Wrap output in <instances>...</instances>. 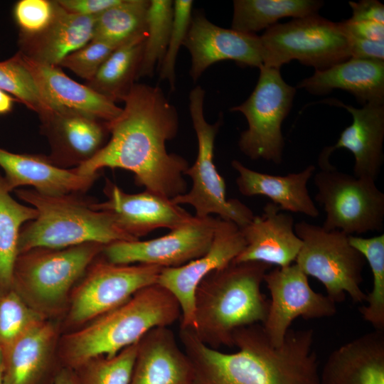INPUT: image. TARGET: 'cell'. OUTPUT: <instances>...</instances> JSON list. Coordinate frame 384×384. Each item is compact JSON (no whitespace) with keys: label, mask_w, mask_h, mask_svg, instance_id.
Listing matches in <instances>:
<instances>
[{"label":"cell","mask_w":384,"mask_h":384,"mask_svg":"<svg viewBox=\"0 0 384 384\" xmlns=\"http://www.w3.org/2000/svg\"><path fill=\"white\" fill-rule=\"evenodd\" d=\"M122 101L121 113L107 122L110 140L75 171L93 176L104 168L122 169L131 171L145 190L171 199L186 193L189 164L166 148L178 129L176 107L159 87L140 83H134Z\"/></svg>","instance_id":"1"},{"label":"cell","mask_w":384,"mask_h":384,"mask_svg":"<svg viewBox=\"0 0 384 384\" xmlns=\"http://www.w3.org/2000/svg\"><path fill=\"white\" fill-rule=\"evenodd\" d=\"M183 351L193 369L192 384H319L312 329H289L274 346L262 324L237 329L238 351L227 353L202 342L190 328H180Z\"/></svg>","instance_id":"2"},{"label":"cell","mask_w":384,"mask_h":384,"mask_svg":"<svg viewBox=\"0 0 384 384\" xmlns=\"http://www.w3.org/2000/svg\"><path fill=\"white\" fill-rule=\"evenodd\" d=\"M271 265L233 262L205 277L194 294L193 330L207 346H233V334L242 327L263 324L269 300L261 292Z\"/></svg>","instance_id":"3"},{"label":"cell","mask_w":384,"mask_h":384,"mask_svg":"<svg viewBox=\"0 0 384 384\" xmlns=\"http://www.w3.org/2000/svg\"><path fill=\"white\" fill-rule=\"evenodd\" d=\"M181 317L180 305L166 288L155 283L67 336L63 356L76 370L100 356H113L137 343L149 331L169 326Z\"/></svg>","instance_id":"4"},{"label":"cell","mask_w":384,"mask_h":384,"mask_svg":"<svg viewBox=\"0 0 384 384\" xmlns=\"http://www.w3.org/2000/svg\"><path fill=\"white\" fill-rule=\"evenodd\" d=\"M37 210L36 218L21 228L18 255L37 247L61 249L88 242L104 245L137 240L122 230L112 215L91 207L81 193L47 196L33 189L16 191Z\"/></svg>","instance_id":"5"},{"label":"cell","mask_w":384,"mask_h":384,"mask_svg":"<svg viewBox=\"0 0 384 384\" xmlns=\"http://www.w3.org/2000/svg\"><path fill=\"white\" fill-rule=\"evenodd\" d=\"M205 90L199 85L189 94V112L198 142L196 161L184 175L192 181L191 188L171 201L176 205L187 204L195 215L205 218L215 214L240 228L249 223L255 215L252 210L236 198H227L226 184L214 163L215 137L223 122L222 117L214 124L204 116Z\"/></svg>","instance_id":"6"},{"label":"cell","mask_w":384,"mask_h":384,"mask_svg":"<svg viewBox=\"0 0 384 384\" xmlns=\"http://www.w3.org/2000/svg\"><path fill=\"white\" fill-rule=\"evenodd\" d=\"M294 232L302 240L295 264L307 276L318 279L336 304L347 294L355 303L366 301L361 289L366 260L349 242V235L339 230L300 221Z\"/></svg>","instance_id":"7"},{"label":"cell","mask_w":384,"mask_h":384,"mask_svg":"<svg viewBox=\"0 0 384 384\" xmlns=\"http://www.w3.org/2000/svg\"><path fill=\"white\" fill-rule=\"evenodd\" d=\"M104 245L88 242L61 249L37 247L16 258L12 288L29 304L51 309L59 305L102 253Z\"/></svg>","instance_id":"8"},{"label":"cell","mask_w":384,"mask_h":384,"mask_svg":"<svg viewBox=\"0 0 384 384\" xmlns=\"http://www.w3.org/2000/svg\"><path fill=\"white\" fill-rule=\"evenodd\" d=\"M263 65L279 68L297 60L315 70L329 68L351 58L349 41L340 22L318 14L275 23L260 36Z\"/></svg>","instance_id":"9"},{"label":"cell","mask_w":384,"mask_h":384,"mask_svg":"<svg viewBox=\"0 0 384 384\" xmlns=\"http://www.w3.org/2000/svg\"><path fill=\"white\" fill-rule=\"evenodd\" d=\"M259 69V78L250 97L230 109L241 112L247 122L238 146L251 159L279 164L284 146L282 124L292 106L296 87L283 80L280 69L265 65Z\"/></svg>","instance_id":"10"},{"label":"cell","mask_w":384,"mask_h":384,"mask_svg":"<svg viewBox=\"0 0 384 384\" xmlns=\"http://www.w3.org/2000/svg\"><path fill=\"white\" fill-rule=\"evenodd\" d=\"M315 200L324 208L322 228L348 235L380 231L384 225V193L375 181L356 177L333 165L314 175Z\"/></svg>","instance_id":"11"},{"label":"cell","mask_w":384,"mask_h":384,"mask_svg":"<svg viewBox=\"0 0 384 384\" xmlns=\"http://www.w3.org/2000/svg\"><path fill=\"white\" fill-rule=\"evenodd\" d=\"M74 292L69 319L74 324L92 321L122 304L139 289L157 283L163 267L112 263L104 257L92 263Z\"/></svg>","instance_id":"12"},{"label":"cell","mask_w":384,"mask_h":384,"mask_svg":"<svg viewBox=\"0 0 384 384\" xmlns=\"http://www.w3.org/2000/svg\"><path fill=\"white\" fill-rule=\"evenodd\" d=\"M218 217L193 215L170 233L148 240L119 241L104 246L103 257L120 265L145 264L163 268L183 265L209 249Z\"/></svg>","instance_id":"13"},{"label":"cell","mask_w":384,"mask_h":384,"mask_svg":"<svg viewBox=\"0 0 384 384\" xmlns=\"http://www.w3.org/2000/svg\"><path fill=\"white\" fill-rule=\"evenodd\" d=\"M270 294L267 314L262 324L270 340L280 346L292 321L330 317L336 313V303L327 295L312 289L297 264L275 267L264 277Z\"/></svg>","instance_id":"14"},{"label":"cell","mask_w":384,"mask_h":384,"mask_svg":"<svg viewBox=\"0 0 384 384\" xmlns=\"http://www.w3.org/2000/svg\"><path fill=\"white\" fill-rule=\"evenodd\" d=\"M245 244L237 225L218 218L211 245L205 254L183 265L161 270L157 284L177 299L181 310L180 328L193 327L194 294L201 280L230 264Z\"/></svg>","instance_id":"15"},{"label":"cell","mask_w":384,"mask_h":384,"mask_svg":"<svg viewBox=\"0 0 384 384\" xmlns=\"http://www.w3.org/2000/svg\"><path fill=\"white\" fill-rule=\"evenodd\" d=\"M183 46L191 55L189 73L194 81L219 61L233 60L240 66L258 68L264 62L259 36L220 27L199 13L192 16Z\"/></svg>","instance_id":"16"},{"label":"cell","mask_w":384,"mask_h":384,"mask_svg":"<svg viewBox=\"0 0 384 384\" xmlns=\"http://www.w3.org/2000/svg\"><path fill=\"white\" fill-rule=\"evenodd\" d=\"M104 192L107 199L93 201L91 207L110 213L118 226L135 240L158 228L174 229L193 216L171 198L148 190L127 193L107 180Z\"/></svg>","instance_id":"17"},{"label":"cell","mask_w":384,"mask_h":384,"mask_svg":"<svg viewBox=\"0 0 384 384\" xmlns=\"http://www.w3.org/2000/svg\"><path fill=\"white\" fill-rule=\"evenodd\" d=\"M320 102L345 108L353 121L341 133L337 142L326 146L321 152L318 164L320 169L332 165L329 157L336 149L343 148L354 156L353 176L376 181L383 162L384 105L366 104L356 108L337 99Z\"/></svg>","instance_id":"18"},{"label":"cell","mask_w":384,"mask_h":384,"mask_svg":"<svg viewBox=\"0 0 384 384\" xmlns=\"http://www.w3.org/2000/svg\"><path fill=\"white\" fill-rule=\"evenodd\" d=\"M39 117L50 146L48 157L63 169L89 161L105 145L110 134L107 122L79 113L50 110Z\"/></svg>","instance_id":"19"},{"label":"cell","mask_w":384,"mask_h":384,"mask_svg":"<svg viewBox=\"0 0 384 384\" xmlns=\"http://www.w3.org/2000/svg\"><path fill=\"white\" fill-rule=\"evenodd\" d=\"M20 53L50 110L79 113L105 122L121 113L122 108L114 102L73 80L60 66L36 61Z\"/></svg>","instance_id":"20"},{"label":"cell","mask_w":384,"mask_h":384,"mask_svg":"<svg viewBox=\"0 0 384 384\" xmlns=\"http://www.w3.org/2000/svg\"><path fill=\"white\" fill-rule=\"evenodd\" d=\"M267 203L261 215L240 228L245 246L233 262H259L284 267L293 264L302 247L294 232V218Z\"/></svg>","instance_id":"21"},{"label":"cell","mask_w":384,"mask_h":384,"mask_svg":"<svg viewBox=\"0 0 384 384\" xmlns=\"http://www.w3.org/2000/svg\"><path fill=\"white\" fill-rule=\"evenodd\" d=\"M0 167L9 190L32 186L47 196L82 194L99 176H83L74 169H63L53 164L48 156L16 154L0 148Z\"/></svg>","instance_id":"22"},{"label":"cell","mask_w":384,"mask_h":384,"mask_svg":"<svg viewBox=\"0 0 384 384\" xmlns=\"http://www.w3.org/2000/svg\"><path fill=\"white\" fill-rule=\"evenodd\" d=\"M192 364L169 326L155 327L137 343L129 384H192Z\"/></svg>","instance_id":"23"},{"label":"cell","mask_w":384,"mask_h":384,"mask_svg":"<svg viewBox=\"0 0 384 384\" xmlns=\"http://www.w3.org/2000/svg\"><path fill=\"white\" fill-rule=\"evenodd\" d=\"M319 384H384V331L363 334L333 351Z\"/></svg>","instance_id":"24"},{"label":"cell","mask_w":384,"mask_h":384,"mask_svg":"<svg viewBox=\"0 0 384 384\" xmlns=\"http://www.w3.org/2000/svg\"><path fill=\"white\" fill-rule=\"evenodd\" d=\"M297 88L316 95L340 89L358 102L384 105V60L350 58L300 81Z\"/></svg>","instance_id":"25"},{"label":"cell","mask_w":384,"mask_h":384,"mask_svg":"<svg viewBox=\"0 0 384 384\" xmlns=\"http://www.w3.org/2000/svg\"><path fill=\"white\" fill-rule=\"evenodd\" d=\"M238 176L236 183L240 193L245 196H263L280 210L316 218L319 211L307 188L316 167L309 165L297 173L284 176L273 175L252 170L238 160L231 162Z\"/></svg>","instance_id":"26"},{"label":"cell","mask_w":384,"mask_h":384,"mask_svg":"<svg viewBox=\"0 0 384 384\" xmlns=\"http://www.w3.org/2000/svg\"><path fill=\"white\" fill-rule=\"evenodd\" d=\"M53 18L41 33L19 36V51L43 63L60 66L63 60L92 40L96 17L68 12L57 2Z\"/></svg>","instance_id":"27"},{"label":"cell","mask_w":384,"mask_h":384,"mask_svg":"<svg viewBox=\"0 0 384 384\" xmlns=\"http://www.w3.org/2000/svg\"><path fill=\"white\" fill-rule=\"evenodd\" d=\"M54 337L53 326L41 319L4 351V384H38Z\"/></svg>","instance_id":"28"},{"label":"cell","mask_w":384,"mask_h":384,"mask_svg":"<svg viewBox=\"0 0 384 384\" xmlns=\"http://www.w3.org/2000/svg\"><path fill=\"white\" fill-rule=\"evenodd\" d=\"M146 34L118 46L86 85L114 102L122 100L138 79Z\"/></svg>","instance_id":"29"},{"label":"cell","mask_w":384,"mask_h":384,"mask_svg":"<svg viewBox=\"0 0 384 384\" xmlns=\"http://www.w3.org/2000/svg\"><path fill=\"white\" fill-rule=\"evenodd\" d=\"M323 4L322 1L315 0H235L231 29L255 34L284 17L316 14Z\"/></svg>","instance_id":"30"},{"label":"cell","mask_w":384,"mask_h":384,"mask_svg":"<svg viewBox=\"0 0 384 384\" xmlns=\"http://www.w3.org/2000/svg\"><path fill=\"white\" fill-rule=\"evenodd\" d=\"M0 173V294L12 288L14 265L22 227L37 216V210L16 201Z\"/></svg>","instance_id":"31"},{"label":"cell","mask_w":384,"mask_h":384,"mask_svg":"<svg viewBox=\"0 0 384 384\" xmlns=\"http://www.w3.org/2000/svg\"><path fill=\"white\" fill-rule=\"evenodd\" d=\"M150 1L121 0L96 17L92 40L120 46L146 33Z\"/></svg>","instance_id":"32"},{"label":"cell","mask_w":384,"mask_h":384,"mask_svg":"<svg viewBox=\"0 0 384 384\" xmlns=\"http://www.w3.org/2000/svg\"><path fill=\"white\" fill-rule=\"evenodd\" d=\"M348 240L368 262L373 274L372 291L366 294V305L360 308V313L375 330L384 331V234L367 238L349 235Z\"/></svg>","instance_id":"33"},{"label":"cell","mask_w":384,"mask_h":384,"mask_svg":"<svg viewBox=\"0 0 384 384\" xmlns=\"http://www.w3.org/2000/svg\"><path fill=\"white\" fill-rule=\"evenodd\" d=\"M174 1L151 0L146 18V38L138 78L151 77L166 50L173 19Z\"/></svg>","instance_id":"34"},{"label":"cell","mask_w":384,"mask_h":384,"mask_svg":"<svg viewBox=\"0 0 384 384\" xmlns=\"http://www.w3.org/2000/svg\"><path fill=\"white\" fill-rule=\"evenodd\" d=\"M0 90L14 97L39 116L50 111L18 51L0 61Z\"/></svg>","instance_id":"35"},{"label":"cell","mask_w":384,"mask_h":384,"mask_svg":"<svg viewBox=\"0 0 384 384\" xmlns=\"http://www.w3.org/2000/svg\"><path fill=\"white\" fill-rule=\"evenodd\" d=\"M137 343L113 356L94 358L76 369L80 384H129Z\"/></svg>","instance_id":"36"},{"label":"cell","mask_w":384,"mask_h":384,"mask_svg":"<svg viewBox=\"0 0 384 384\" xmlns=\"http://www.w3.org/2000/svg\"><path fill=\"white\" fill-rule=\"evenodd\" d=\"M42 316L13 289L0 294V348H9Z\"/></svg>","instance_id":"37"},{"label":"cell","mask_w":384,"mask_h":384,"mask_svg":"<svg viewBox=\"0 0 384 384\" xmlns=\"http://www.w3.org/2000/svg\"><path fill=\"white\" fill-rule=\"evenodd\" d=\"M193 1L176 0L173 6V19L169 39L164 57L159 67L161 80L168 81L172 90L176 82V62L181 46L188 33L192 19Z\"/></svg>","instance_id":"38"},{"label":"cell","mask_w":384,"mask_h":384,"mask_svg":"<svg viewBox=\"0 0 384 384\" xmlns=\"http://www.w3.org/2000/svg\"><path fill=\"white\" fill-rule=\"evenodd\" d=\"M119 46L100 40H92L65 57L60 64L75 75L91 80L110 55Z\"/></svg>","instance_id":"39"},{"label":"cell","mask_w":384,"mask_h":384,"mask_svg":"<svg viewBox=\"0 0 384 384\" xmlns=\"http://www.w3.org/2000/svg\"><path fill=\"white\" fill-rule=\"evenodd\" d=\"M55 9V1L20 0L13 9L19 36H32L44 31L50 23Z\"/></svg>","instance_id":"40"},{"label":"cell","mask_w":384,"mask_h":384,"mask_svg":"<svg viewBox=\"0 0 384 384\" xmlns=\"http://www.w3.org/2000/svg\"><path fill=\"white\" fill-rule=\"evenodd\" d=\"M121 0H57L56 2L69 13L97 17Z\"/></svg>","instance_id":"41"},{"label":"cell","mask_w":384,"mask_h":384,"mask_svg":"<svg viewBox=\"0 0 384 384\" xmlns=\"http://www.w3.org/2000/svg\"><path fill=\"white\" fill-rule=\"evenodd\" d=\"M346 34L371 41L384 40V24L371 21H353L350 18L340 22Z\"/></svg>","instance_id":"42"},{"label":"cell","mask_w":384,"mask_h":384,"mask_svg":"<svg viewBox=\"0 0 384 384\" xmlns=\"http://www.w3.org/2000/svg\"><path fill=\"white\" fill-rule=\"evenodd\" d=\"M348 38L352 58L384 60V40L371 41L350 36Z\"/></svg>","instance_id":"43"},{"label":"cell","mask_w":384,"mask_h":384,"mask_svg":"<svg viewBox=\"0 0 384 384\" xmlns=\"http://www.w3.org/2000/svg\"><path fill=\"white\" fill-rule=\"evenodd\" d=\"M352 9L353 21H371L384 24V6L376 0H362L348 2Z\"/></svg>","instance_id":"44"},{"label":"cell","mask_w":384,"mask_h":384,"mask_svg":"<svg viewBox=\"0 0 384 384\" xmlns=\"http://www.w3.org/2000/svg\"><path fill=\"white\" fill-rule=\"evenodd\" d=\"M53 384H80V383L76 373L66 367L55 375Z\"/></svg>","instance_id":"45"},{"label":"cell","mask_w":384,"mask_h":384,"mask_svg":"<svg viewBox=\"0 0 384 384\" xmlns=\"http://www.w3.org/2000/svg\"><path fill=\"white\" fill-rule=\"evenodd\" d=\"M14 101L15 98L0 90V115L11 112Z\"/></svg>","instance_id":"46"},{"label":"cell","mask_w":384,"mask_h":384,"mask_svg":"<svg viewBox=\"0 0 384 384\" xmlns=\"http://www.w3.org/2000/svg\"><path fill=\"white\" fill-rule=\"evenodd\" d=\"M0 384H4V356L3 351L0 348Z\"/></svg>","instance_id":"47"}]
</instances>
